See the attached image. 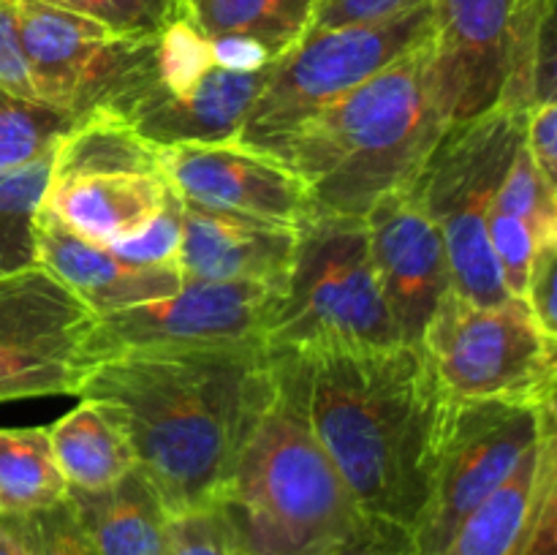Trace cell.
<instances>
[{
    "instance_id": "d4e9b609",
    "label": "cell",
    "mask_w": 557,
    "mask_h": 555,
    "mask_svg": "<svg viewBox=\"0 0 557 555\" xmlns=\"http://www.w3.org/2000/svg\"><path fill=\"white\" fill-rule=\"evenodd\" d=\"M52 152L0 174V278L36 264V215L52 172Z\"/></svg>"
},
{
    "instance_id": "836d02e7",
    "label": "cell",
    "mask_w": 557,
    "mask_h": 555,
    "mask_svg": "<svg viewBox=\"0 0 557 555\" xmlns=\"http://www.w3.org/2000/svg\"><path fill=\"white\" fill-rule=\"evenodd\" d=\"M0 90L22 101H38L16 27L14 0H0Z\"/></svg>"
},
{
    "instance_id": "d6986e66",
    "label": "cell",
    "mask_w": 557,
    "mask_h": 555,
    "mask_svg": "<svg viewBox=\"0 0 557 555\" xmlns=\"http://www.w3.org/2000/svg\"><path fill=\"white\" fill-rule=\"evenodd\" d=\"M166 199L169 183L163 174H49L41 210L76 237L112 248L150 226L166 207Z\"/></svg>"
},
{
    "instance_id": "7402d4cb",
    "label": "cell",
    "mask_w": 557,
    "mask_h": 555,
    "mask_svg": "<svg viewBox=\"0 0 557 555\" xmlns=\"http://www.w3.org/2000/svg\"><path fill=\"white\" fill-rule=\"evenodd\" d=\"M54 460L69 488L101 490L136 468L128 439L96 400L79 406L47 428Z\"/></svg>"
},
{
    "instance_id": "83f0119b",
    "label": "cell",
    "mask_w": 557,
    "mask_h": 555,
    "mask_svg": "<svg viewBox=\"0 0 557 555\" xmlns=\"http://www.w3.org/2000/svg\"><path fill=\"white\" fill-rule=\"evenodd\" d=\"M493 210L520 218L539 237H557V185L544 177L525 145L511 161Z\"/></svg>"
},
{
    "instance_id": "277c9868",
    "label": "cell",
    "mask_w": 557,
    "mask_h": 555,
    "mask_svg": "<svg viewBox=\"0 0 557 555\" xmlns=\"http://www.w3.org/2000/svg\"><path fill=\"white\" fill-rule=\"evenodd\" d=\"M444 128L430 38L305 120L270 156L297 174L313 212L364 218L411 183Z\"/></svg>"
},
{
    "instance_id": "484cf974",
    "label": "cell",
    "mask_w": 557,
    "mask_h": 555,
    "mask_svg": "<svg viewBox=\"0 0 557 555\" xmlns=\"http://www.w3.org/2000/svg\"><path fill=\"white\" fill-rule=\"evenodd\" d=\"M79 118L0 90V174L16 172L58 147Z\"/></svg>"
},
{
    "instance_id": "9c48e42d",
    "label": "cell",
    "mask_w": 557,
    "mask_h": 555,
    "mask_svg": "<svg viewBox=\"0 0 557 555\" xmlns=\"http://www.w3.org/2000/svg\"><path fill=\"white\" fill-rule=\"evenodd\" d=\"M549 430H555V400H451L433 490L408 539V553L438 555L457 526Z\"/></svg>"
},
{
    "instance_id": "8992f818",
    "label": "cell",
    "mask_w": 557,
    "mask_h": 555,
    "mask_svg": "<svg viewBox=\"0 0 557 555\" xmlns=\"http://www.w3.org/2000/svg\"><path fill=\"white\" fill-rule=\"evenodd\" d=\"M522 136L525 114L500 107L446 123L408 183L444 239L451 292L476 305L511 299L500 281L487 221Z\"/></svg>"
},
{
    "instance_id": "7c38bea8",
    "label": "cell",
    "mask_w": 557,
    "mask_h": 555,
    "mask_svg": "<svg viewBox=\"0 0 557 555\" xmlns=\"http://www.w3.org/2000/svg\"><path fill=\"white\" fill-rule=\"evenodd\" d=\"M277 297L272 283L183 281L172 297L98 316L87 354L98 365L120 354L267 346Z\"/></svg>"
},
{
    "instance_id": "f546056e",
    "label": "cell",
    "mask_w": 557,
    "mask_h": 555,
    "mask_svg": "<svg viewBox=\"0 0 557 555\" xmlns=\"http://www.w3.org/2000/svg\"><path fill=\"white\" fill-rule=\"evenodd\" d=\"M487 234H490V245H493V254H495V261H498L500 281H504L506 292H509V297L522 299L533 254H536L539 245H542L544 239H553V237H539L525 221L498 210L490 212Z\"/></svg>"
},
{
    "instance_id": "f1b7e54d",
    "label": "cell",
    "mask_w": 557,
    "mask_h": 555,
    "mask_svg": "<svg viewBox=\"0 0 557 555\" xmlns=\"http://www.w3.org/2000/svg\"><path fill=\"white\" fill-rule=\"evenodd\" d=\"M9 517L11 526L20 531L22 542L30 555H98L90 539L76 522L69 501L30 511V515H0Z\"/></svg>"
},
{
    "instance_id": "e575fe53",
    "label": "cell",
    "mask_w": 557,
    "mask_h": 555,
    "mask_svg": "<svg viewBox=\"0 0 557 555\" xmlns=\"http://www.w3.org/2000/svg\"><path fill=\"white\" fill-rule=\"evenodd\" d=\"M555 278H557V237L544 239L533 254L531 270H528L525 294L522 303L533 313V319L557 337V308H555Z\"/></svg>"
},
{
    "instance_id": "4316f807",
    "label": "cell",
    "mask_w": 557,
    "mask_h": 555,
    "mask_svg": "<svg viewBox=\"0 0 557 555\" xmlns=\"http://www.w3.org/2000/svg\"><path fill=\"white\" fill-rule=\"evenodd\" d=\"M87 16L117 36L156 38L180 22H190L188 0H38Z\"/></svg>"
},
{
    "instance_id": "6da1fadb",
    "label": "cell",
    "mask_w": 557,
    "mask_h": 555,
    "mask_svg": "<svg viewBox=\"0 0 557 555\" xmlns=\"http://www.w3.org/2000/svg\"><path fill=\"white\" fill-rule=\"evenodd\" d=\"M294 357L315 439L359 515L411 539L433 490L451 408L422 346Z\"/></svg>"
},
{
    "instance_id": "2e32d148",
    "label": "cell",
    "mask_w": 557,
    "mask_h": 555,
    "mask_svg": "<svg viewBox=\"0 0 557 555\" xmlns=\"http://www.w3.org/2000/svg\"><path fill=\"white\" fill-rule=\"evenodd\" d=\"M294 245L297 229L292 226L183 201L177 245V270L183 281H253L283 288Z\"/></svg>"
},
{
    "instance_id": "f35d334b",
    "label": "cell",
    "mask_w": 557,
    "mask_h": 555,
    "mask_svg": "<svg viewBox=\"0 0 557 555\" xmlns=\"http://www.w3.org/2000/svg\"><path fill=\"white\" fill-rule=\"evenodd\" d=\"M0 555H30V550L22 542L20 531L11 526L9 517H0Z\"/></svg>"
},
{
    "instance_id": "603a6c76",
    "label": "cell",
    "mask_w": 557,
    "mask_h": 555,
    "mask_svg": "<svg viewBox=\"0 0 557 555\" xmlns=\"http://www.w3.org/2000/svg\"><path fill=\"white\" fill-rule=\"evenodd\" d=\"M315 0H188L190 25L205 38H248L272 58L308 30Z\"/></svg>"
},
{
    "instance_id": "74e56055",
    "label": "cell",
    "mask_w": 557,
    "mask_h": 555,
    "mask_svg": "<svg viewBox=\"0 0 557 555\" xmlns=\"http://www.w3.org/2000/svg\"><path fill=\"white\" fill-rule=\"evenodd\" d=\"M330 555H411L408 553V536L386 528H370L362 539L335 550Z\"/></svg>"
},
{
    "instance_id": "ba28073f",
    "label": "cell",
    "mask_w": 557,
    "mask_h": 555,
    "mask_svg": "<svg viewBox=\"0 0 557 555\" xmlns=\"http://www.w3.org/2000/svg\"><path fill=\"white\" fill-rule=\"evenodd\" d=\"M555 341L522 299L476 305L449 288L419 346L451 400L553 403Z\"/></svg>"
},
{
    "instance_id": "8fae6325",
    "label": "cell",
    "mask_w": 557,
    "mask_h": 555,
    "mask_svg": "<svg viewBox=\"0 0 557 555\" xmlns=\"http://www.w3.org/2000/svg\"><path fill=\"white\" fill-rule=\"evenodd\" d=\"M96 319L41 264L0 278V403L76 395Z\"/></svg>"
},
{
    "instance_id": "44dd1931",
    "label": "cell",
    "mask_w": 557,
    "mask_h": 555,
    "mask_svg": "<svg viewBox=\"0 0 557 555\" xmlns=\"http://www.w3.org/2000/svg\"><path fill=\"white\" fill-rule=\"evenodd\" d=\"M555 430L542 435L511 477L457 526L438 555H515L544 477L557 468Z\"/></svg>"
},
{
    "instance_id": "5b68a950",
    "label": "cell",
    "mask_w": 557,
    "mask_h": 555,
    "mask_svg": "<svg viewBox=\"0 0 557 555\" xmlns=\"http://www.w3.org/2000/svg\"><path fill=\"white\" fill-rule=\"evenodd\" d=\"M264 343L302 357L400 343L362 218L310 212L299 223Z\"/></svg>"
},
{
    "instance_id": "d6a6232c",
    "label": "cell",
    "mask_w": 557,
    "mask_h": 555,
    "mask_svg": "<svg viewBox=\"0 0 557 555\" xmlns=\"http://www.w3.org/2000/svg\"><path fill=\"white\" fill-rule=\"evenodd\" d=\"M428 3H433V0H315L308 30L379 25V22L397 20V16L422 9Z\"/></svg>"
},
{
    "instance_id": "1f68e13d",
    "label": "cell",
    "mask_w": 557,
    "mask_h": 555,
    "mask_svg": "<svg viewBox=\"0 0 557 555\" xmlns=\"http://www.w3.org/2000/svg\"><path fill=\"white\" fill-rule=\"evenodd\" d=\"M180 212H183V201H180L177 190L169 188L166 207L158 212L156 221L147 229H141L136 237L123 239V243L112 245V250L123 259L134 261V264H174L177 267V245H180Z\"/></svg>"
},
{
    "instance_id": "30bf717a",
    "label": "cell",
    "mask_w": 557,
    "mask_h": 555,
    "mask_svg": "<svg viewBox=\"0 0 557 555\" xmlns=\"http://www.w3.org/2000/svg\"><path fill=\"white\" fill-rule=\"evenodd\" d=\"M14 14L38 101L74 118L114 112L156 65L158 36H117L38 0H14Z\"/></svg>"
},
{
    "instance_id": "d590c367",
    "label": "cell",
    "mask_w": 557,
    "mask_h": 555,
    "mask_svg": "<svg viewBox=\"0 0 557 555\" xmlns=\"http://www.w3.org/2000/svg\"><path fill=\"white\" fill-rule=\"evenodd\" d=\"M557 550V468L544 477L531 520L515 555H555Z\"/></svg>"
},
{
    "instance_id": "3957f363",
    "label": "cell",
    "mask_w": 557,
    "mask_h": 555,
    "mask_svg": "<svg viewBox=\"0 0 557 555\" xmlns=\"http://www.w3.org/2000/svg\"><path fill=\"white\" fill-rule=\"evenodd\" d=\"M215 509L237 555H330L379 528L315 439L294 354L272 351Z\"/></svg>"
},
{
    "instance_id": "7a4b0ae2",
    "label": "cell",
    "mask_w": 557,
    "mask_h": 555,
    "mask_svg": "<svg viewBox=\"0 0 557 555\" xmlns=\"http://www.w3.org/2000/svg\"><path fill=\"white\" fill-rule=\"evenodd\" d=\"M267 346L120 354L92 365L76 397L117 422L169 515L218 504L270 373Z\"/></svg>"
},
{
    "instance_id": "8d00e7d4",
    "label": "cell",
    "mask_w": 557,
    "mask_h": 555,
    "mask_svg": "<svg viewBox=\"0 0 557 555\" xmlns=\"http://www.w3.org/2000/svg\"><path fill=\"white\" fill-rule=\"evenodd\" d=\"M522 145L544 177L557 185V101L539 103L525 114Z\"/></svg>"
},
{
    "instance_id": "ac0fdd59",
    "label": "cell",
    "mask_w": 557,
    "mask_h": 555,
    "mask_svg": "<svg viewBox=\"0 0 557 555\" xmlns=\"http://www.w3.org/2000/svg\"><path fill=\"white\" fill-rule=\"evenodd\" d=\"M36 264L52 272L96 316L172 297L183 286L174 264H134L107 245L87 243L38 207Z\"/></svg>"
},
{
    "instance_id": "ffe728a7",
    "label": "cell",
    "mask_w": 557,
    "mask_h": 555,
    "mask_svg": "<svg viewBox=\"0 0 557 555\" xmlns=\"http://www.w3.org/2000/svg\"><path fill=\"white\" fill-rule=\"evenodd\" d=\"M65 501L98 555H163L172 515L139 468L101 490L69 488Z\"/></svg>"
},
{
    "instance_id": "cb8c5ba5",
    "label": "cell",
    "mask_w": 557,
    "mask_h": 555,
    "mask_svg": "<svg viewBox=\"0 0 557 555\" xmlns=\"http://www.w3.org/2000/svg\"><path fill=\"white\" fill-rule=\"evenodd\" d=\"M65 495L47 428H0V515H30Z\"/></svg>"
},
{
    "instance_id": "4dcf8cb0",
    "label": "cell",
    "mask_w": 557,
    "mask_h": 555,
    "mask_svg": "<svg viewBox=\"0 0 557 555\" xmlns=\"http://www.w3.org/2000/svg\"><path fill=\"white\" fill-rule=\"evenodd\" d=\"M163 555H237V550L221 511L210 506L169 517Z\"/></svg>"
},
{
    "instance_id": "4fadbf2b",
    "label": "cell",
    "mask_w": 557,
    "mask_h": 555,
    "mask_svg": "<svg viewBox=\"0 0 557 555\" xmlns=\"http://www.w3.org/2000/svg\"><path fill=\"white\" fill-rule=\"evenodd\" d=\"M161 174L190 205L299 229L310 199L297 174L267 152L237 141L161 145Z\"/></svg>"
},
{
    "instance_id": "5bb4252c",
    "label": "cell",
    "mask_w": 557,
    "mask_h": 555,
    "mask_svg": "<svg viewBox=\"0 0 557 555\" xmlns=\"http://www.w3.org/2000/svg\"><path fill=\"white\" fill-rule=\"evenodd\" d=\"M528 0H433V79L446 123L498 107Z\"/></svg>"
},
{
    "instance_id": "9a60e30c",
    "label": "cell",
    "mask_w": 557,
    "mask_h": 555,
    "mask_svg": "<svg viewBox=\"0 0 557 555\" xmlns=\"http://www.w3.org/2000/svg\"><path fill=\"white\" fill-rule=\"evenodd\" d=\"M362 221L397 337L400 343L419 346L430 316L451 288L438 226L411 185L381 196Z\"/></svg>"
},
{
    "instance_id": "52a82bcc",
    "label": "cell",
    "mask_w": 557,
    "mask_h": 555,
    "mask_svg": "<svg viewBox=\"0 0 557 555\" xmlns=\"http://www.w3.org/2000/svg\"><path fill=\"white\" fill-rule=\"evenodd\" d=\"M430 38L433 3L379 25L302 33L292 49L270 63L264 87L234 141L270 156L305 120Z\"/></svg>"
},
{
    "instance_id": "e0dca14e",
    "label": "cell",
    "mask_w": 557,
    "mask_h": 555,
    "mask_svg": "<svg viewBox=\"0 0 557 555\" xmlns=\"http://www.w3.org/2000/svg\"><path fill=\"white\" fill-rule=\"evenodd\" d=\"M267 69L232 71L215 63L177 96L139 90L114 118L125 120L145 139L163 147L234 141L245 114L264 87Z\"/></svg>"
}]
</instances>
